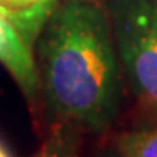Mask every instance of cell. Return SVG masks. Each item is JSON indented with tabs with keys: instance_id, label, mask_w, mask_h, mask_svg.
<instances>
[{
	"instance_id": "obj_1",
	"label": "cell",
	"mask_w": 157,
	"mask_h": 157,
	"mask_svg": "<svg viewBox=\"0 0 157 157\" xmlns=\"http://www.w3.org/2000/svg\"><path fill=\"white\" fill-rule=\"evenodd\" d=\"M40 94L59 124L101 133L121 100V59L108 11L96 0H59L39 37Z\"/></svg>"
},
{
	"instance_id": "obj_2",
	"label": "cell",
	"mask_w": 157,
	"mask_h": 157,
	"mask_svg": "<svg viewBox=\"0 0 157 157\" xmlns=\"http://www.w3.org/2000/svg\"><path fill=\"white\" fill-rule=\"evenodd\" d=\"M108 16L129 82L157 112V0H110Z\"/></svg>"
},
{
	"instance_id": "obj_3",
	"label": "cell",
	"mask_w": 157,
	"mask_h": 157,
	"mask_svg": "<svg viewBox=\"0 0 157 157\" xmlns=\"http://www.w3.org/2000/svg\"><path fill=\"white\" fill-rule=\"evenodd\" d=\"M0 63L11 73L32 110L40 105V77L33 47L23 39L9 19L0 14Z\"/></svg>"
},
{
	"instance_id": "obj_4",
	"label": "cell",
	"mask_w": 157,
	"mask_h": 157,
	"mask_svg": "<svg viewBox=\"0 0 157 157\" xmlns=\"http://www.w3.org/2000/svg\"><path fill=\"white\" fill-rule=\"evenodd\" d=\"M115 147L121 157H157V124L119 135Z\"/></svg>"
},
{
	"instance_id": "obj_5",
	"label": "cell",
	"mask_w": 157,
	"mask_h": 157,
	"mask_svg": "<svg viewBox=\"0 0 157 157\" xmlns=\"http://www.w3.org/2000/svg\"><path fill=\"white\" fill-rule=\"evenodd\" d=\"M32 157H77L75 128L68 124H58L56 131H52V135Z\"/></svg>"
},
{
	"instance_id": "obj_6",
	"label": "cell",
	"mask_w": 157,
	"mask_h": 157,
	"mask_svg": "<svg viewBox=\"0 0 157 157\" xmlns=\"http://www.w3.org/2000/svg\"><path fill=\"white\" fill-rule=\"evenodd\" d=\"M0 157H9V154H7V150L4 148V145L0 143Z\"/></svg>"
},
{
	"instance_id": "obj_7",
	"label": "cell",
	"mask_w": 157,
	"mask_h": 157,
	"mask_svg": "<svg viewBox=\"0 0 157 157\" xmlns=\"http://www.w3.org/2000/svg\"><path fill=\"white\" fill-rule=\"evenodd\" d=\"M30 2H40V0H30Z\"/></svg>"
}]
</instances>
